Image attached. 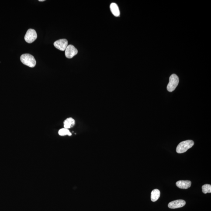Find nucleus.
Masks as SVG:
<instances>
[{
  "instance_id": "7",
  "label": "nucleus",
  "mask_w": 211,
  "mask_h": 211,
  "mask_svg": "<svg viewBox=\"0 0 211 211\" xmlns=\"http://www.w3.org/2000/svg\"><path fill=\"white\" fill-rule=\"evenodd\" d=\"M186 202L183 200H177L169 202L168 204V207L171 209H178L184 206Z\"/></svg>"
},
{
  "instance_id": "14",
  "label": "nucleus",
  "mask_w": 211,
  "mask_h": 211,
  "mask_svg": "<svg viewBox=\"0 0 211 211\" xmlns=\"http://www.w3.org/2000/svg\"><path fill=\"white\" fill-rule=\"evenodd\" d=\"M39 1H40V2H43V1H45V0H39Z\"/></svg>"
},
{
  "instance_id": "10",
  "label": "nucleus",
  "mask_w": 211,
  "mask_h": 211,
  "mask_svg": "<svg viewBox=\"0 0 211 211\" xmlns=\"http://www.w3.org/2000/svg\"><path fill=\"white\" fill-rule=\"evenodd\" d=\"M110 9L112 13L115 16L119 17L120 12L118 5L115 3H112L110 6Z\"/></svg>"
},
{
  "instance_id": "8",
  "label": "nucleus",
  "mask_w": 211,
  "mask_h": 211,
  "mask_svg": "<svg viewBox=\"0 0 211 211\" xmlns=\"http://www.w3.org/2000/svg\"><path fill=\"white\" fill-rule=\"evenodd\" d=\"M176 185L179 188L186 189L189 188L191 185V182L188 180H180L176 183Z\"/></svg>"
},
{
  "instance_id": "9",
  "label": "nucleus",
  "mask_w": 211,
  "mask_h": 211,
  "mask_svg": "<svg viewBox=\"0 0 211 211\" xmlns=\"http://www.w3.org/2000/svg\"><path fill=\"white\" fill-rule=\"evenodd\" d=\"M75 124V121L72 118H68L66 119L64 122L65 128L68 129L73 127Z\"/></svg>"
},
{
  "instance_id": "11",
  "label": "nucleus",
  "mask_w": 211,
  "mask_h": 211,
  "mask_svg": "<svg viewBox=\"0 0 211 211\" xmlns=\"http://www.w3.org/2000/svg\"><path fill=\"white\" fill-rule=\"evenodd\" d=\"M160 192L157 189L153 190L151 193V200L153 202H155L159 198Z\"/></svg>"
},
{
  "instance_id": "4",
  "label": "nucleus",
  "mask_w": 211,
  "mask_h": 211,
  "mask_svg": "<svg viewBox=\"0 0 211 211\" xmlns=\"http://www.w3.org/2000/svg\"><path fill=\"white\" fill-rule=\"evenodd\" d=\"M37 38V35L36 31L34 29H30L27 31L24 39L27 43H30L34 42Z\"/></svg>"
},
{
  "instance_id": "6",
  "label": "nucleus",
  "mask_w": 211,
  "mask_h": 211,
  "mask_svg": "<svg viewBox=\"0 0 211 211\" xmlns=\"http://www.w3.org/2000/svg\"><path fill=\"white\" fill-rule=\"evenodd\" d=\"M68 41L65 39H60L54 42V47L61 51H64L68 45Z\"/></svg>"
},
{
  "instance_id": "5",
  "label": "nucleus",
  "mask_w": 211,
  "mask_h": 211,
  "mask_svg": "<svg viewBox=\"0 0 211 211\" xmlns=\"http://www.w3.org/2000/svg\"><path fill=\"white\" fill-rule=\"evenodd\" d=\"M78 53V50L74 46L72 45H68L65 50L66 57L68 58H72Z\"/></svg>"
},
{
  "instance_id": "2",
  "label": "nucleus",
  "mask_w": 211,
  "mask_h": 211,
  "mask_svg": "<svg viewBox=\"0 0 211 211\" xmlns=\"http://www.w3.org/2000/svg\"><path fill=\"white\" fill-rule=\"evenodd\" d=\"M194 143L192 140H187L181 142L176 148L177 153H183L186 152L188 149L191 148L194 145Z\"/></svg>"
},
{
  "instance_id": "3",
  "label": "nucleus",
  "mask_w": 211,
  "mask_h": 211,
  "mask_svg": "<svg viewBox=\"0 0 211 211\" xmlns=\"http://www.w3.org/2000/svg\"><path fill=\"white\" fill-rule=\"evenodd\" d=\"M179 83V79L176 74H172L169 78V82L167 85V90L169 92L175 90Z\"/></svg>"
},
{
  "instance_id": "12",
  "label": "nucleus",
  "mask_w": 211,
  "mask_h": 211,
  "mask_svg": "<svg viewBox=\"0 0 211 211\" xmlns=\"http://www.w3.org/2000/svg\"><path fill=\"white\" fill-rule=\"evenodd\" d=\"M59 135L60 136H63L65 135L71 136L72 134L68 130V129L66 128H62L60 129L58 131Z\"/></svg>"
},
{
  "instance_id": "13",
  "label": "nucleus",
  "mask_w": 211,
  "mask_h": 211,
  "mask_svg": "<svg viewBox=\"0 0 211 211\" xmlns=\"http://www.w3.org/2000/svg\"><path fill=\"white\" fill-rule=\"evenodd\" d=\"M202 192L204 194L211 193V185L209 184H205L202 186Z\"/></svg>"
},
{
  "instance_id": "1",
  "label": "nucleus",
  "mask_w": 211,
  "mask_h": 211,
  "mask_svg": "<svg viewBox=\"0 0 211 211\" xmlns=\"http://www.w3.org/2000/svg\"><path fill=\"white\" fill-rule=\"evenodd\" d=\"M21 62L25 65L33 68L36 65V61L34 57L32 55L29 54H22L20 57Z\"/></svg>"
}]
</instances>
